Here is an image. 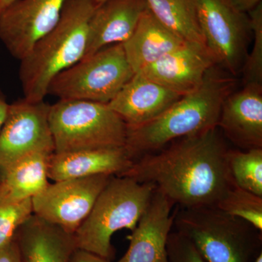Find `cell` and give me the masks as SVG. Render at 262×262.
Masks as SVG:
<instances>
[{"mask_svg": "<svg viewBox=\"0 0 262 262\" xmlns=\"http://www.w3.org/2000/svg\"><path fill=\"white\" fill-rule=\"evenodd\" d=\"M218 127L173 141L134 160L120 177L150 183L180 208L216 206L234 183Z\"/></svg>", "mask_w": 262, "mask_h": 262, "instance_id": "obj_1", "label": "cell"}, {"mask_svg": "<svg viewBox=\"0 0 262 262\" xmlns=\"http://www.w3.org/2000/svg\"><path fill=\"white\" fill-rule=\"evenodd\" d=\"M236 79L213 66L195 91L184 95L159 116L127 127L125 149L133 162L182 138L217 127L221 108L234 92Z\"/></svg>", "mask_w": 262, "mask_h": 262, "instance_id": "obj_2", "label": "cell"}, {"mask_svg": "<svg viewBox=\"0 0 262 262\" xmlns=\"http://www.w3.org/2000/svg\"><path fill=\"white\" fill-rule=\"evenodd\" d=\"M94 0H67L58 23L20 60L19 79L24 99L44 101L52 80L83 58Z\"/></svg>", "mask_w": 262, "mask_h": 262, "instance_id": "obj_3", "label": "cell"}, {"mask_svg": "<svg viewBox=\"0 0 262 262\" xmlns=\"http://www.w3.org/2000/svg\"><path fill=\"white\" fill-rule=\"evenodd\" d=\"M173 225L208 262H254L262 232L216 206L180 208Z\"/></svg>", "mask_w": 262, "mask_h": 262, "instance_id": "obj_4", "label": "cell"}, {"mask_svg": "<svg viewBox=\"0 0 262 262\" xmlns=\"http://www.w3.org/2000/svg\"><path fill=\"white\" fill-rule=\"evenodd\" d=\"M155 190L150 183L113 176L74 234L77 248L113 260V234L122 229H135Z\"/></svg>", "mask_w": 262, "mask_h": 262, "instance_id": "obj_5", "label": "cell"}, {"mask_svg": "<svg viewBox=\"0 0 262 262\" xmlns=\"http://www.w3.org/2000/svg\"><path fill=\"white\" fill-rule=\"evenodd\" d=\"M54 153L125 147L127 127L108 104L59 100L50 106Z\"/></svg>", "mask_w": 262, "mask_h": 262, "instance_id": "obj_6", "label": "cell"}, {"mask_svg": "<svg viewBox=\"0 0 262 262\" xmlns=\"http://www.w3.org/2000/svg\"><path fill=\"white\" fill-rule=\"evenodd\" d=\"M135 72L122 43L113 45L82 58L52 80L48 95L59 100L110 103Z\"/></svg>", "mask_w": 262, "mask_h": 262, "instance_id": "obj_7", "label": "cell"}, {"mask_svg": "<svg viewBox=\"0 0 262 262\" xmlns=\"http://www.w3.org/2000/svg\"><path fill=\"white\" fill-rule=\"evenodd\" d=\"M207 48L216 64L238 75L247 56L250 19L230 0H194Z\"/></svg>", "mask_w": 262, "mask_h": 262, "instance_id": "obj_8", "label": "cell"}, {"mask_svg": "<svg viewBox=\"0 0 262 262\" xmlns=\"http://www.w3.org/2000/svg\"><path fill=\"white\" fill-rule=\"evenodd\" d=\"M51 104L19 100L9 104L0 130V176L29 155L54 153L50 127Z\"/></svg>", "mask_w": 262, "mask_h": 262, "instance_id": "obj_9", "label": "cell"}, {"mask_svg": "<svg viewBox=\"0 0 262 262\" xmlns=\"http://www.w3.org/2000/svg\"><path fill=\"white\" fill-rule=\"evenodd\" d=\"M113 177L98 175L49 183L32 198L33 214L74 234Z\"/></svg>", "mask_w": 262, "mask_h": 262, "instance_id": "obj_10", "label": "cell"}, {"mask_svg": "<svg viewBox=\"0 0 262 262\" xmlns=\"http://www.w3.org/2000/svg\"><path fill=\"white\" fill-rule=\"evenodd\" d=\"M67 0H17L0 15V40L19 61L58 23Z\"/></svg>", "mask_w": 262, "mask_h": 262, "instance_id": "obj_11", "label": "cell"}, {"mask_svg": "<svg viewBox=\"0 0 262 262\" xmlns=\"http://www.w3.org/2000/svg\"><path fill=\"white\" fill-rule=\"evenodd\" d=\"M217 65L206 46L187 42L137 73L182 96L195 91Z\"/></svg>", "mask_w": 262, "mask_h": 262, "instance_id": "obj_12", "label": "cell"}, {"mask_svg": "<svg viewBox=\"0 0 262 262\" xmlns=\"http://www.w3.org/2000/svg\"><path fill=\"white\" fill-rule=\"evenodd\" d=\"M173 202L155 188L130 237L126 253L117 262H170L167 243L174 223Z\"/></svg>", "mask_w": 262, "mask_h": 262, "instance_id": "obj_13", "label": "cell"}, {"mask_svg": "<svg viewBox=\"0 0 262 262\" xmlns=\"http://www.w3.org/2000/svg\"><path fill=\"white\" fill-rule=\"evenodd\" d=\"M217 127L239 149L262 148V84H245L222 104Z\"/></svg>", "mask_w": 262, "mask_h": 262, "instance_id": "obj_14", "label": "cell"}, {"mask_svg": "<svg viewBox=\"0 0 262 262\" xmlns=\"http://www.w3.org/2000/svg\"><path fill=\"white\" fill-rule=\"evenodd\" d=\"M147 8L145 0H107L98 5L90 19L87 46L82 58L108 46L125 42Z\"/></svg>", "mask_w": 262, "mask_h": 262, "instance_id": "obj_15", "label": "cell"}, {"mask_svg": "<svg viewBox=\"0 0 262 262\" xmlns=\"http://www.w3.org/2000/svg\"><path fill=\"white\" fill-rule=\"evenodd\" d=\"M182 96L135 73L107 104L127 127H135L159 116Z\"/></svg>", "mask_w": 262, "mask_h": 262, "instance_id": "obj_16", "label": "cell"}, {"mask_svg": "<svg viewBox=\"0 0 262 262\" xmlns=\"http://www.w3.org/2000/svg\"><path fill=\"white\" fill-rule=\"evenodd\" d=\"M133 163L125 147L53 153L48 159V177L54 182L98 175L120 177Z\"/></svg>", "mask_w": 262, "mask_h": 262, "instance_id": "obj_17", "label": "cell"}, {"mask_svg": "<svg viewBox=\"0 0 262 262\" xmlns=\"http://www.w3.org/2000/svg\"><path fill=\"white\" fill-rule=\"evenodd\" d=\"M15 241L21 262H70L74 234L32 214L19 227Z\"/></svg>", "mask_w": 262, "mask_h": 262, "instance_id": "obj_18", "label": "cell"}, {"mask_svg": "<svg viewBox=\"0 0 262 262\" xmlns=\"http://www.w3.org/2000/svg\"><path fill=\"white\" fill-rule=\"evenodd\" d=\"M187 43L164 27L147 8L131 37L122 44L127 61L137 73Z\"/></svg>", "mask_w": 262, "mask_h": 262, "instance_id": "obj_19", "label": "cell"}, {"mask_svg": "<svg viewBox=\"0 0 262 262\" xmlns=\"http://www.w3.org/2000/svg\"><path fill=\"white\" fill-rule=\"evenodd\" d=\"M51 155H29L7 169L0 176V204L32 199L44 190L49 184L48 162Z\"/></svg>", "mask_w": 262, "mask_h": 262, "instance_id": "obj_20", "label": "cell"}, {"mask_svg": "<svg viewBox=\"0 0 262 262\" xmlns=\"http://www.w3.org/2000/svg\"><path fill=\"white\" fill-rule=\"evenodd\" d=\"M153 15L186 42L206 46L194 0H145Z\"/></svg>", "mask_w": 262, "mask_h": 262, "instance_id": "obj_21", "label": "cell"}, {"mask_svg": "<svg viewBox=\"0 0 262 262\" xmlns=\"http://www.w3.org/2000/svg\"><path fill=\"white\" fill-rule=\"evenodd\" d=\"M227 163L234 184L262 196V148L229 149Z\"/></svg>", "mask_w": 262, "mask_h": 262, "instance_id": "obj_22", "label": "cell"}, {"mask_svg": "<svg viewBox=\"0 0 262 262\" xmlns=\"http://www.w3.org/2000/svg\"><path fill=\"white\" fill-rule=\"evenodd\" d=\"M216 207L229 214L246 221L262 232V196L234 184Z\"/></svg>", "mask_w": 262, "mask_h": 262, "instance_id": "obj_23", "label": "cell"}, {"mask_svg": "<svg viewBox=\"0 0 262 262\" xmlns=\"http://www.w3.org/2000/svg\"><path fill=\"white\" fill-rule=\"evenodd\" d=\"M250 26L253 34V46L245 59L242 70L244 83L262 84V4L250 11Z\"/></svg>", "mask_w": 262, "mask_h": 262, "instance_id": "obj_24", "label": "cell"}, {"mask_svg": "<svg viewBox=\"0 0 262 262\" xmlns=\"http://www.w3.org/2000/svg\"><path fill=\"white\" fill-rule=\"evenodd\" d=\"M32 214V199L0 204V251L14 241L19 227Z\"/></svg>", "mask_w": 262, "mask_h": 262, "instance_id": "obj_25", "label": "cell"}, {"mask_svg": "<svg viewBox=\"0 0 262 262\" xmlns=\"http://www.w3.org/2000/svg\"><path fill=\"white\" fill-rule=\"evenodd\" d=\"M167 251L170 262H208L194 245L177 231L169 234Z\"/></svg>", "mask_w": 262, "mask_h": 262, "instance_id": "obj_26", "label": "cell"}, {"mask_svg": "<svg viewBox=\"0 0 262 262\" xmlns=\"http://www.w3.org/2000/svg\"><path fill=\"white\" fill-rule=\"evenodd\" d=\"M70 262H114L113 260L101 257L84 250L76 248L71 258Z\"/></svg>", "mask_w": 262, "mask_h": 262, "instance_id": "obj_27", "label": "cell"}, {"mask_svg": "<svg viewBox=\"0 0 262 262\" xmlns=\"http://www.w3.org/2000/svg\"><path fill=\"white\" fill-rule=\"evenodd\" d=\"M0 262H21L16 241H14L0 251Z\"/></svg>", "mask_w": 262, "mask_h": 262, "instance_id": "obj_28", "label": "cell"}, {"mask_svg": "<svg viewBox=\"0 0 262 262\" xmlns=\"http://www.w3.org/2000/svg\"><path fill=\"white\" fill-rule=\"evenodd\" d=\"M232 5L241 13L251 11L261 3V0H230Z\"/></svg>", "mask_w": 262, "mask_h": 262, "instance_id": "obj_29", "label": "cell"}, {"mask_svg": "<svg viewBox=\"0 0 262 262\" xmlns=\"http://www.w3.org/2000/svg\"><path fill=\"white\" fill-rule=\"evenodd\" d=\"M8 107H9V103L7 102L5 96L0 92V130L4 123Z\"/></svg>", "mask_w": 262, "mask_h": 262, "instance_id": "obj_30", "label": "cell"}, {"mask_svg": "<svg viewBox=\"0 0 262 262\" xmlns=\"http://www.w3.org/2000/svg\"><path fill=\"white\" fill-rule=\"evenodd\" d=\"M17 0H0V15Z\"/></svg>", "mask_w": 262, "mask_h": 262, "instance_id": "obj_31", "label": "cell"}, {"mask_svg": "<svg viewBox=\"0 0 262 262\" xmlns=\"http://www.w3.org/2000/svg\"><path fill=\"white\" fill-rule=\"evenodd\" d=\"M254 262H262V252L260 253L259 254L256 256V259Z\"/></svg>", "mask_w": 262, "mask_h": 262, "instance_id": "obj_32", "label": "cell"}, {"mask_svg": "<svg viewBox=\"0 0 262 262\" xmlns=\"http://www.w3.org/2000/svg\"><path fill=\"white\" fill-rule=\"evenodd\" d=\"M106 1H107V0H94L95 3H96L97 5L102 4V3H105Z\"/></svg>", "mask_w": 262, "mask_h": 262, "instance_id": "obj_33", "label": "cell"}]
</instances>
